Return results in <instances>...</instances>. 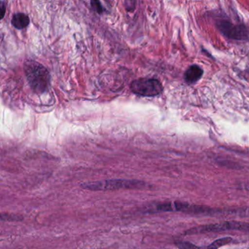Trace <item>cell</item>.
I'll return each mask as SVG.
<instances>
[{
    "instance_id": "30bf717a",
    "label": "cell",
    "mask_w": 249,
    "mask_h": 249,
    "mask_svg": "<svg viewBox=\"0 0 249 249\" xmlns=\"http://www.w3.org/2000/svg\"><path fill=\"white\" fill-rule=\"evenodd\" d=\"M23 219V217L21 215H16V214L5 213H1V220L2 221H21Z\"/></svg>"
},
{
    "instance_id": "8fae6325",
    "label": "cell",
    "mask_w": 249,
    "mask_h": 249,
    "mask_svg": "<svg viewBox=\"0 0 249 249\" xmlns=\"http://www.w3.org/2000/svg\"><path fill=\"white\" fill-rule=\"evenodd\" d=\"M91 3L93 8H94L98 14H102V13H103V8L100 2H98V1H94V2H91Z\"/></svg>"
},
{
    "instance_id": "6da1fadb",
    "label": "cell",
    "mask_w": 249,
    "mask_h": 249,
    "mask_svg": "<svg viewBox=\"0 0 249 249\" xmlns=\"http://www.w3.org/2000/svg\"><path fill=\"white\" fill-rule=\"evenodd\" d=\"M24 72L32 89L37 94L47 91L50 86L51 77L48 70L41 64L28 60L24 64Z\"/></svg>"
},
{
    "instance_id": "8992f818",
    "label": "cell",
    "mask_w": 249,
    "mask_h": 249,
    "mask_svg": "<svg viewBox=\"0 0 249 249\" xmlns=\"http://www.w3.org/2000/svg\"><path fill=\"white\" fill-rule=\"evenodd\" d=\"M203 75V70L196 65H191L184 73V79L187 84H193L197 82Z\"/></svg>"
},
{
    "instance_id": "5b68a950",
    "label": "cell",
    "mask_w": 249,
    "mask_h": 249,
    "mask_svg": "<svg viewBox=\"0 0 249 249\" xmlns=\"http://www.w3.org/2000/svg\"><path fill=\"white\" fill-rule=\"evenodd\" d=\"M132 92L142 97H155L163 91V86L156 78H142L132 81L130 86Z\"/></svg>"
},
{
    "instance_id": "52a82bcc",
    "label": "cell",
    "mask_w": 249,
    "mask_h": 249,
    "mask_svg": "<svg viewBox=\"0 0 249 249\" xmlns=\"http://www.w3.org/2000/svg\"><path fill=\"white\" fill-rule=\"evenodd\" d=\"M30 21L28 16L23 13H17L14 14L11 20L12 25L18 30L26 28L30 24Z\"/></svg>"
},
{
    "instance_id": "ba28073f",
    "label": "cell",
    "mask_w": 249,
    "mask_h": 249,
    "mask_svg": "<svg viewBox=\"0 0 249 249\" xmlns=\"http://www.w3.org/2000/svg\"><path fill=\"white\" fill-rule=\"evenodd\" d=\"M233 239L230 237H222V238L217 239L215 241L211 243L205 247H202V249H218L222 246L230 244L232 242Z\"/></svg>"
},
{
    "instance_id": "9c48e42d",
    "label": "cell",
    "mask_w": 249,
    "mask_h": 249,
    "mask_svg": "<svg viewBox=\"0 0 249 249\" xmlns=\"http://www.w3.org/2000/svg\"><path fill=\"white\" fill-rule=\"evenodd\" d=\"M175 245L179 249H202V247H199V246H196L193 243L186 241H180V240H177V241L175 242Z\"/></svg>"
},
{
    "instance_id": "3957f363",
    "label": "cell",
    "mask_w": 249,
    "mask_h": 249,
    "mask_svg": "<svg viewBox=\"0 0 249 249\" xmlns=\"http://www.w3.org/2000/svg\"><path fill=\"white\" fill-rule=\"evenodd\" d=\"M224 231H240L249 232V223L244 221H222L216 224H207L192 227L185 231L184 234H203Z\"/></svg>"
},
{
    "instance_id": "4fadbf2b",
    "label": "cell",
    "mask_w": 249,
    "mask_h": 249,
    "mask_svg": "<svg viewBox=\"0 0 249 249\" xmlns=\"http://www.w3.org/2000/svg\"><path fill=\"white\" fill-rule=\"evenodd\" d=\"M246 190L249 191V183L246 186Z\"/></svg>"
},
{
    "instance_id": "7c38bea8",
    "label": "cell",
    "mask_w": 249,
    "mask_h": 249,
    "mask_svg": "<svg viewBox=\"0 0 249 249\" xmlns=\"http://www.w3.org/2000/svg\"><path fill=\"white\" fill-rule=\"evenodd\" d=\"M5 2H1V18H3L4 15L5 14V10H6V6L4 4Z\"/></svg>"
},
{
    "instance_id": "277c9868",
    "label": "cell",
    "mask_w": 249,
    "mask_h": 249,
    "mask_svg": "<svg viewBox=\"0 0 249 249\" xmlns=\"http://www.w3.org/2000/svg\"><path fill=\"white\" fill-rule=\"evenodd\" d=\"M216 27L221 34L230 40L249 41V27L242 23H234L227 18H218Z\"/></svg>"
},
{
    "instance_id": "7a4b0ae2",
    "label": "cell",
    "mask_w": 249,
    "mask_h": 249,
    "mask_svg": "<svg viewBox=\"0 0 249 249\" xmlns=\"http://www.w3.org/2000/svg\"><path fill=\"white\" fill-rule=\"evenodd\" d=\"M145 183L138 180L112 179L103 181L87 182L81 183V187L91 191H113L120 189H141Z\"/></svg>"
}]
</instances>
